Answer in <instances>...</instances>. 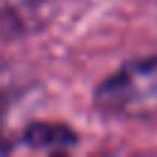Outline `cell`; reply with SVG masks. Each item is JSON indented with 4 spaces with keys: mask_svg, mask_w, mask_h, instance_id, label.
<instances>
[{
    "mask_svg": "<svg viewBox=\"0 0 157 157\" xmlns=\"http://www.w3.org/2000/svg\"><path fill=\"white\" fill-rule=\"evenodd\" d=\"M29 147L34 150H44V152H61L69 150L74 145V132L64 125H49V123H37L32 128H27L25 137H22Z\"/></svg>",
    "mask_w": 157,
    "mask_h": 157,
    "instance_id": "7a4b0ae2",
    "label": "cell"
},
{
    "mask_svg": "<svg viewBox=\"0 0 157 157\" xmlns=\"http://www.w3.org/2000/svg\"><path fill=\"white\" fill-rule=\"evenodd\" d=\"M93 101L108 118L157 120V56L132 59L115 69L98 83Z\"/></svg>",
    "mask_w": 157,
    "mask_h": 157,
    "instance_id": "6da1fadb",
    "label": "cell"
}]
</instances>
